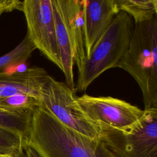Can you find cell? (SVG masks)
<instances>
[{
    "instance_id": "cell-1",
    "label": "cell",
    "mask_w": 157,
    "mask_h": 157,
    "mask_svg": "<svg viewBox=\"0 0 157 157\" xmlns=\"http://www.w3.org/2000/svg\"><path fill=\"white\" fill-rule=\"evenodd\" d=\"M25 144L44 157H115L100 138L67 127L42 106L33 112Z\"/></svg>"
},
{
    "instance_id": "cell-2",
    "label": "cell",
    "mask_w": 157,
    "mask_h": 157,
    "mask_svg": "<svg viewBox=\"0 0 157 157\" xmlns=\"http://www.w3.org/2000/svg\"><path fill=\"white\" fill-rule=\"evenodd\" d=\"M116 67L126 71L136 81L144 110L157 108V15L134 25L129 46Z\"/></svg>"
},
{
    "instance_id": "cell-3",
    "label": "cell",
    "mask_w": 157,
    "mask_h": 157,
    "mask_svg": "<svg viewBox=\"0 0 157 157\" xmlns=\"http://www.w3.org/2000/svg\"><path fill=\"white\" fill-rule=\"evenodd\" d=\"M133 28L132 18L120 11L78 69L75 90L85 91L104 72L117 67L129 46Z\"/></svg>"
},
{
    "instance_id": "cell-4",
    "label": "cell",
    "mask_w": 157,
    "mask_h": 157,
    "mask_svg": "<svg viewBox=\"0 0 157 157\" xmlns=\"http://www.w3.org/2000/svg\"><path fill=\"white\" fill-rule=\"evenodd\" d=\"M99 138L115 157H157V108L124 129L98 124Z\"/></svg>"
},
{
    "instance_id": "cell-5",
    "label": "cell",
    "mask_w": 157,
    "mask_h": 157,
    "mask_svg": "<svg viewBox=\"0 0 157 157\" xmlns=\"http://www.w3.org/2000/svg\"><path fill=\"white\" fill-rule=\"evenodd\" d=\"M40 95L42 107L64 125L88 137L99 138L98 127L82 113L75 99V91L64 82L49 75L42 87Z\"/></svg>"
},
{
    "instance_id": "cell-6",
    "label": "cell",
    "mask_w": 157,
    "mask_h": 157,
    "mask_svg": "<svg viewBox=\"0 0 157 157\" xmlns=\"http://www.w3.org/2000/svg\"><path fill=\"white\" fill-rule=\"evenodd\" d=\"M27 33L36 49L62 70L52 0H24Z\"/></svg>"
},
{
    "instance_id": "cell-7",
    "label": "cell",
    "mask_w": 157,
    "mask_h": 157,
    "mask_svg": "<svg viewBox=\"0 0 157 157\" xmlns=\"http://www.w3.org/2000/svg\"><path fill=\"white\" fill-rule=\"evenodd\" d=\"M82 113L95 125L104 124L124 129L131 126L144 113V110L124 100L111 96H92L83 94L75 96Z\"/></svg>"
},
{
    "instance_id": "cell-8",
    "label": "cell",
    "mask_w": 157,
    "mask_h": 157,
    "mask_svg": "<svg viewBox=\"0 0 157 157\" xmlns=\"http://www.w3.org/2000/svg\"><path fill=\"white\" fill-rule=\"evenodd\" d=\"M86 56L120 12L116 0H82Z\"/></svg>"
},
{
    "instance_id": "cell-9",
    "label": "cell",
    "mask_w": 157,
    "mask_h": 157,
    "mask_svg": "<svg viewBox=\"0 0 157 157\" xmlns=\"http://www.w3.org/2000/svg\"><path fill=\"white\" fill-rule=\"evenodd\" d=\"M49 75L42 67L33 66L22 71L0 72V99L22 94L42 101L40 91Z\"/></svg>"
},
{
    "instance_id": "cell-10",
    "label": "cell",
    "mask_w": 157,
    "mask_h": 157,
    "mask_svg": "<svg viewBox=\"0 0 157 157\" xmlns=\"http://www.w3.org/2000/svg\"><path fill=\"white\" fill-rule=\"evenodd\" d=\"M69 38L74 64L79 69L86 58L83 29L82 1L56 0Z\"/></svg>"
},
{
    "instance_id": "cell-11",
    "label": "cell",
    "mask_w": 157,
    "mask_h": 157,
    "mask_svg": "<svg viewBox=\"0 0 157 157\" xmlns=\"http://www.w3.org/2000/svg\"><path fill=\"white\" fill-rule=\"evenodd\" d=\"M55 25L56 38L59 52L62 71L65 77V83L72 90H75L74 78V61L72 53V49L69 38L67 36L64 24L56 0H52Z\"/></svg>"
},
{
    "instance_id": "cell-12",
    "label": "cell",
    "mask_w": 157,
    "mask_h": 157,
    "mask_svg": "<svg viewBox=\"0 0 157 157\" xmlns=\"http://www.w3.org/2000/svg\"><path fill=\"white\" fill-rule=\"evenodd\" d=\"M120 11L134 19V24L150 20L157 15V0H116Z\"/></svg>"
},
{
    "instance_id": "cell-13",
    "label": "cell",
    "mask_w": 157,
    "mask_h": 157,
    "mask_svg": "<svg viewBox=\"0 0 157 157\" xmlns=\"http://www.w3.org/2000/svg\"><path fill=\"white\" fill-rule=\"evenodd\" d=\"M36 49L26 33L23 39L14 48L0 56V72L10 66L25 63Z\"/></svg>"
},
{
    "instance_id": "cell-14",
    "label": "cell",
    "mask_w": 157,
    "mask_h": 157,
    "mask_svg": "<svg viewBox=\"0 0 157 157\" xmlns=\"http://www.w3.org/2000/svg\"><path fill=\"white\" fill-rule=\"evenodd\" d=\"M32 112L16 113L0 108V126L21 134L25 141L28 136Z\"/></svg>"
},
{
    "instance_id": "cell-15",
    "label": "cell",
    "mask_w": 157,
    "mask_h": 157,
    "mask_svg": "<svg viewBox=\"0 0 157 157\" xmlns=\"http://www.w3.org/2000/svg\"><path fill=\"white\" fill-rule=\"evenodd\" d=\"M40 106H42L40 100L26 94H18L0 99V108L12 112H32Z\"/></svg>"
},
{
    "instance_id": "cell-16",
    "label": "cell",
    "mask_w": 157,
    "mask_h": 157,
    "mask_svg": "<svg viewBox=\"0 0 157 157\" xmlns=\"http://www.w3.org/2000/svg\"><path fill=\"white\" fill-rule=\"evenodd\" d=\"M25 144L21 134L0 126V156L13 157L23 150Z\"/></svg>"
},
{
    "instance_id": "cell-17",
    "label": "cell",
    "mask_w": 157,
    "mask_h": 157,
    "mask_svg": "<svg viewBox=\"0 0 157 157\" xmlns=\"http://www.w3.org/2000/svg\"><path fill=\"white\" fill-rule=\"evenodd\" d=\"M23 1L20 0H0V16L4 13L15 10L22 11Z\"/></svg>"
},
{
    "instance_id": "cell-18",
    "label": "cell",
    "mask_w": 157,
    "mask_h": 157,
    "mask_svg": "<svg viewBox=\"0 0 157 157\" xmlns=\"http://www.w3.org/2000/svg\"><path fill=\"white\" fill-rule=\"evenodd\" d=\"M25 157H44L40 152L28 144H25L23 147Z\"/></svg>"
},
{
    "instance_id": "cell-19",
    "label": "cell",
    "mask_w": 157,
    "mask_h": 157,
    "mask_svg": "<svg viewBox=\"0 0 157 157\" xmlns=\"http://www.w3.org/2000/svg\"><path fill=\"white\" fill-rule=\"evenodd\" d=\"M13 157H25V153H24V150L20 151L19 153H18L17 155H16L15 156Z\"/></svg>"
},
{
    "instance_id": "cell-20",
    "label": "cell",
    "mask_w": 157,
    "mask_h": 157,
    "mask_svg": "<svg viewBox=\"0 0 157 157\" xmlns=\"http://www.w3.org/2000/svg\"><path fill=\"white\" fill-rule=\"evenodd\" d=\"M0 157H4V156H0Z\"/></svg>"
}]
</instances>
